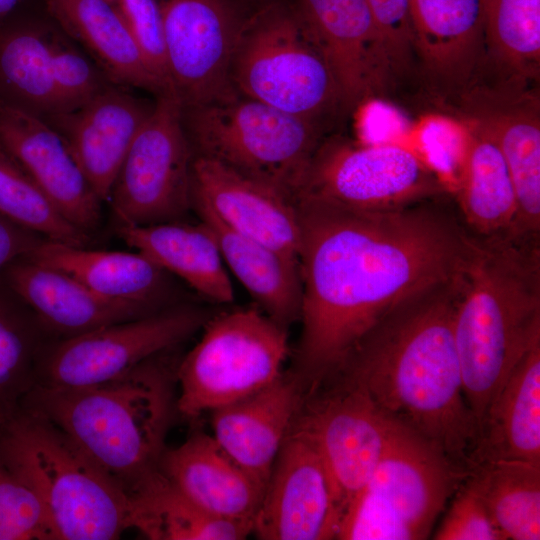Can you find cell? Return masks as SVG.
I'll use <instances>...</instances> for the list:
<instances>
[{"mask_svg": "<svg viewBox=\"0 0 540 540\" xmlns=\"http://www.w3.org/2000/svg\"><path fill=\"white\" fill-rule=\"evenodd\" d=\"M295 203L301 333L288 370L308 388L396 307L458 278L475 237L418 204L359 211L309 198Z\"/></svg>", "mask_w": 540, "mask_h": 540, "instance_id": "6da1fadb", "label": "cell"}, {"mask_svg": "<svg viewBox=\"0 0 540 540\" xmlns=\"http://www.w3.org/2000/svg\"><path fill=\"white\" fill-rule=\"evenodd\" d=\"M461 275L388 313L336 370L359 383L387 417L470 471L479 433L453 333Z\"/></svg>", "mask_w": 540, "mask_h": 540, "instance_id": "7a4b0ae2", "label": "cell"}, {"mask_svg": "<svg viewBox=\"0 0 540 540\" xmlns=\"http://www.w3.org/2000/svg\"><path fill=\"white\" fill-rule=\"evenodd\" d=\"M453 333L464 395L480 434L511 370L540 337L539 240L475 236Z\"/></svg>", "mask_w": 540, "mask_h": 540, "instance_id": "3957f363", "label": "cell"}, {"mask_svg": "<svg viewBox=\"0 0 540 540\" xmlns=\"http://www.w3.org/2000/svg\"><path fill=\"white\" fill-rule=\"evenodd\" d=\"M173 351L98 385H34L21 407L61 429L128 494L160 469L178 414Z\"/></svg>", "mask_w": 540, "mask_h": 540, "instance_id": "277c9868", "label": "cell"}, {"mask_svg": "<svg viewBox=\"0 0 540 540\" xmlns=\"http://www.w3.org/2000/svg\"><path fill=\"white\" fill-rule=\"evenodd\" d=\"M0 457L41 499L55 540H113L128 529L123 488L44 417L20 407L0 426Z\"/></svg>", "mask_w": 540, "mask_h": 540, "instance_id": "5b68a950", "label": "cell"}, {"mask_svg": "<svg viewBox=\"0 0 540 540\" xmlns=\"http://www.w3.org/2000/svg\"><path fill=\"white\" fill-rule=\"evenodd\" d=\"M182 122L195 156L215 160L294 201L321 142V123L236 90L182 107Z\"/></svg>", "mask_w": 540, "mask_h": 540, "instance_id": "8992f818", "label": "cell"}, {"mask_svg": "<svg viewBox=\"0 0 540 540\" xmlns=\"http://www.w3.org/2000/svg\"><path fill=\"white\" fill-rule=\"evenodd\" d=\"M469 472L394 421L377 466L343 515L337 539H427Z\"/></svg>", "mask_w": 540, "mask_h": 540, "instance_id": "52a82bcc", "label": "cell"}, {"mask_svg": "<svg viewBox=\"0 0 540 540\" xmlns=\"http://www.w3.org/2000/svg\"><path fill=\"white\" fill-rule=\"evenodd\" d=\"M230 79L237 92L318 123L342 106L328 64L287 0L250 10L233 53Z\"/></svg>", "mask_w": 540, "mask_h": 540, "instance_id": "ba28073f", "label": "cell"}, {"mask_svg": "<svg viewBox=\"0 0 540 540\" xmlns=\"http://www.w3.org/2000/svg\"><path fill=\"white\" fill-rule=\"evenodd\" d=\"M199 341L178 362L177 410L188 420L267 387L284 372L287 328L260 308L210 317Z\"/></svg>", "mask_w": 540, "mask_h": 540, "instance_id": "9c48e42d", "label": "cell"}, {"mask_svg": "<svg viewBox=\"0 0 540 540\" xmlns=\"http://www.w3.org/2000/svg\"><path fill=\"white\" fill-rule=\"evenodd\" d=\"M441 175L412 149L396 143L320 142L295 198L359 211L419 204L444 191Z\"/></svg>", "mask_w": 540, "mask_h": 540, "instance_id": "30bf717a", "label": "cell"}, {"mask_svg": "<svg viewBox=\"0 0 540 540\" xmlns=\"http://www.w3.org/2000/svg\"><path fill=\"white\" fill-rule=\"evenodd\" d=\"M209 318L203 308L180 302L141 318L51 339L40 354L35 385L78 388L114 380L175 350Z\"/></svg>", "mask_w": 540, "mask_h": 540, "instance_id": "8fae6325", "label": "cell"}, {"mask_svg": "<svg viewBox=\"0 0 540 540\" xmlns=\"http://www.w3.org/2000/svg\"><path fill=\"white\" fill-rule=\"evenodd\" d=\"M194 154L172 90L156 96L134 138L109 199L116 223L147 226L183 221L192 209Z\"/></svg>", "mask_w": 540, "mask_h": 540, "instance_id": "7c38bea8", "label": "cell"}, {"mask_svg": "<svg viewBox=\"0 0 540 540\" xmlns=\"http://www.w3.org/2000/svg\"><path fill=\"white\" fill-rule=\"evenodd\" d=\"M293 424L317 446L344 515L377 466L394 421L359 383L336 370L305 391Z\"/></svg>", "mask_w": 540, "mask_h": 540, "instance_id": "4fadbf2b", "label": "cell"}, {"mask_svg": "<svg viewBox=\"0 0 540 540\" xmlns=\"http://www.w3.org/2000/svg\"><path fill=\"white\" fill-rule=\"evenodd\" d=\"M170 87L182 107L223 97L233 53L252 9L242 0H157Z\"/></svg>", "mask_w": 540, "mask_h": 540, "instance_id": "5bb4252c", "label": "cell"}, {"mask_svg": "<svg viewBox=\"0 0 540 540\" xmlns=\"http://www.w3.org/2000/svg\"><path fill=\"white\" fill-rule=\"evenodd\" d=\"M343 517L330 472L312 438L292 423L253 520L262 540L337 539Z\"/></svg>", "mask_w": 540, "mask_h": 540, "instance_id": "9a60e30c", "label": "cell"}, {"mask_svg": "<svg viewBox=\"0 0 540 540\" xmlns=\"http://www.w3.org/2000/svg\"><path fill=\"white\" fill-rule=\"evenodd\" d=\"M328 64L342 106L381 92L394 66L366 0H287Z\"/></svg>", "mask_w": 540, "mask_h": 540, "instance_id": "2e32d148", "label": "cell"}, {"mask_svg": "<svg viewBox=\"0 0 540 540\" xmlns=\"http://www.w3.org/2000/svg\"><path fill=\"white\" fill-rule=\"evenodd\" d=\"M210 212L231 230L298 258L294 200L263 182L206 157L192 162V209Z\"/></svg>", "mask_w": 540, "mask_h": 540, "instance_id": "e0dca14e", "label": "cell"}, {"mask_svg": "<svg viewBox=\"0 0 540 540\" xmlns=\"http://www.w3.org/2000/svg\"><path fill=\"white\" fill-rule=\"evenodd\" d=\"M154 102L128 87L109 84L82 106L44 119L65 142L90 186L103 202Z\"/></svg>", "mask_w": 540, "mask_h": 540, "instance_id": "ac0fdd59", "label": "cell"}, {"mask_svg": "<svg viewBox=\"0 0 540 540\" xmlns=\"http://www.w3.org/2000/svg\"><path fill=\"white\" fill-rule=\"evenodd\" d=\"M0 147L71 224L90 235L98 229L102 201L61 136L43 118L0 103Z\"/></svg>", "mask_w": 540, "mask_h": 540, "instance_id": "d6986e66", "label": "cell"}, {"mask_svg": "<svg viewBox=\"0 0 540 540\" xmlns=\"http://www.w3.org/2000/svg\"><path fill=\"white\" fill-rule=\"evenodd\" d=\"M304 394L287 369L260 391L210 412L212 436L263 490Z\"/></svg>", "mask_w": 540, "mask_h": 540, "instance_id": "ffe728a7", "label": "cell"}, {"mask_svg": "<svg viewBox=\"0 0 540 540\" xmlns=\"http://www.w3.org/2000/svg\"><path fill=\"white\" fill-rule=\"evenodd\" d=\"M0 275L54 339L160 311L103 297L72 276L24 256L9 263Z\"/></svg>", "mask_w": 540, "mask_h": 540, "instance_id": "44dd1931", "label": "cell"}, {"mask_svg": "<svg viewBox=\"0 0 540 540\" xmlns=\"http://www.w3.org/2000/svg\"><path fill=\"white\" fill-rule=\"evenodd\" d=\"M160 470L204 512L253 526L264 490L212 435L195 431L178 447L166 448Z\"/></svg>", "mask_w": 540, "mask_h": 540, "instance_id": "7402d4cb", "label": "cell"}, {"mask_svg": "<svg viewBox=\"0 0 540 540\" xmlns=\"http://www.w3.org/2000/svg\"><path fill=\"white\" fill-rule=\"evenodd\" d=\"M24 257L60 270L108 299L156 310L182 302L172 275L139 251L92 250L44 239Z\"/></svg>", "mask_w": 540, "mask_h": 540, "instance_id": "603a6c76", "label": "cell"}, {"mask_svg": "<svg viewBox=\"0 0 540 540\" xmlns=\"http://www.w3.org/2000/svg\"><path fill=\"white\" fill-rule=\"evenodd\" d=\"M51 19L95 62L110 82L147 90H170L147 65L126 26L107 0H42Z\"/></svg>", "mask_w": 540, "mask_h": 540, "instance_id": "cb8c5ba5", "label": "cell"}, {"mask_svg": "<svg viewBox=\"0 0 540 540\" xmlns=\"http://www.w3.org/2000/svg\"><path fill=\"white\" fill-rule=\"evenodd\" d=\"M501 459L540 464V337L513 367L490 404L470 469Z\"/></svg>", "mask_w": 540, "mask_h": 540, "instance_id": "d4e9b609", "label": "cell"}, {"mask_svg": "<svg viewBox=\"0 0 540 540\" xmlns=\"http://www.w3.org/2000/svg\"><path fill=\"white\" fill-rule=\"evenodd\" d=\"M119 237L205 299L219 304L234 300V290L218 243L202 221L135 226L116 223Z\"/></svg>", "mask_w": 540, "mask_h": 540, "instance_id": "484cf974", "label": "cell"}, {"mask_svg": "<svg viewBox=\"0 0 540 540\" xmlns=\"http://www.w3.org/2000/svg\"><path fill=\"white\" fill-rule=\"evenodd\" d=\"M52 25L47 12L21 7L0 19V103L43 119L65 112L52 77Z\"/></svg>", "mask_w": 540, "mask_h": 540, "instance_id": "4316f807", "label": "cell"}, {"mask_svg": "<svg viewBox=\"0 0 540 540\" xmlns=\"http://www.w3.org/2000/svg\"><path fill=\"white\" fill-rule=\"evenodd\" d=\"M486 0H410L414 48L448 85L470 80L484 44Z\"/></svg>", "mask_w": 540, "mask_h": 540, "instance_id": "83f0119b", "label": "cell"}, {"mask_svg": "<svg viewBox=\"0 0 540 540\" xmlns=\"http://www.w3.org/2000/svg\"><path fill=\"white\" fill-rule=\"evenodd\" d=\"M194 210L211 229L226 267L258 308L286 328L299 320L302 284L298 258L231 230L202 208Z\"/></svg>", "mask_w": 540, "mask_h": 540, "instance_id": "f1b7e54d", "label": "cell"}, {"mask_svg": "<svg viewBox=\"0 0 540 540\" xmlns=\"http://www.w3.org/2000/svg\"><path fill=\"white\" fill-rule=\"evenodd\" d=\"M485 111L476 121L492 134L507 164L516 196V214L504 234L539 240L540 121L538 102L525 98Z\"/></svg>", "mask_w": 540, "mask_h": 540, "instance_id": "f546056e", "label": "cell"}, {"mask_svg": "<svg viewBox=\"0 0 540 540\" xmlns=\"http://www.w3.org/2000/svg\"><path fill=\"white\" fill-rule=\"evenodd\" d=\"M472 124L455 180L459 207L476 236L506 234L516 214L512 179L492 134L478 121Z\"/></svg>", "mask_w": 540, "mask_h": 540, "instance_id": "4dcf8cb0", "label": "cell"}, {"mask_svg": "<svg viewBox=\"0 0 540 540\" xmlns=\"http://www.w3.org/2000/svg\"><path fill=\"white\" fill-rule=\"evenodd\" d=\"M128 529L151 540H240L252 524L212 516L184 496L159 469L128 494Z\"/></svg>", "mask_w": 540, "mask_h": 540, "instance_id": "1f68e13d", "label": "cell"}, {"mask_svg": "<svg viewBox=\"0 0 540 540\" xmlns=\"http://www.w3.org/2000/svg\"><path fill=\"white\" fill-rule=\"evenodd\" d=\"M468 478L506 539H540V464L487 461Z\"/></svg>", "mask_w": 540, "mask_h": 540, "instance_id": "d6a6232c", "label": "cell"}, {"mask_svg": "<svg viewBox=\"0 0 540 540\" xmlns=\"http://www.w3.org/2000/svg\"><path fill=\"white\" fill-rule=\"evenodd\" d=\"M51 339L0 275V426L35 385L40 354Z\"/></svg>", "mask_w": 540, "mask_h": 540, "instance_id": "836d02e7", "label": "cell"}, {"mask_svg": "<svg viewBox=\"0 0 540 540\" xmlns=\"http://www.w3.org/2000/svg\"><path fill=\"white\" fill-rule=\"evenodd\" d=\"M0 214L46 240L89 247L92 235L71 224L23 169L0 147Z\"/></svg>", "mask_w": 540, "mask_h": 540, "instance_id": "e575fe53", "label": "cell"}, {"mask_svg": "<svg viewBox=\"0 0 540 540\" xmlns=\"http://www.w3.org/2000/svg\"><path fill=\"white\" fill-rule=\"evenodd\" d=\"M484 43L519 78L540 68V0H486Z\"/></svg>", "mask_w": 540, "mask_h": 540, "instance_id": "d590c367", "label": "cell"}, {"mask_svg": "<svg viewBox=\"0 0 540 540\" xmlns=\"http://www.w3.org/2000/svg\"><path fill=\"white\" fill-rule=\"evenodd\" d=\"M49 52L52 77L65 112L82 106L112 83L54 21L49 37Z\"/></svg>", "mask_w": 540, "mask_h": 540, "instance_id": "8d00e7d4", "label": "cell"}, {"mask_svg": "<svg viewBox=\"0 0 540 540\" xmlns=\"http://www.w3.org/2000/svg\"><path fill=\"white\" fill-rule=\"evenodd\" d=\"M0 540H55L41 499L1 457Z\"/></svg>", "mask_w": 540, "mask_h": 540, "instance_id": "74e56055", "label": "cell"}, {"mask_svg": "<svg viewBox=\"0 0 540 540\" xmlns=\"http://www.w3.org/2000/svg\"><path fill=\"white\" fill-rule=\"evenodd\" d=\"M140 49L153 74L170 87L163 22L157 0H107Z\"/></svg>", "mask_w": 540, "mask_h": 540, "instance_id": "f35d334b", "label": "cell"}, {"mask_svg": "<svg viewBox=\"0 0 540 540\" xmlns=\"http://www.w3.org/2000/svg\"><path fill=\"white\" fill-rule=\"evenodd\" d=\"M452 497L434 539L507 540L468 476Z\"/></svg>", "mask_w": 540, "mask_h": 540, "instance_id": "ab89813d", "label": "cell"}, {"mask_svg": "<svg viewBox=\"0 0 540 540\" xmlns=\"http://www.w3.org/2000/svg\"><path fill=\"white\" fill-rule=\"evenodd\" d=\"M394 68L406 63L414 48L410 0H366Z\"/></svg>", "mask_w": 540, "mask_h": 540, "instance_id": "60d3db41", "label": "cell"}, {"mask_svg": "<svg viewBox=\"0 0 540 540\" xmlns=\"http://www.w3.org/2000/svg\"><path fill=\"white\" fill-rule=\"evenodd\" d=\"M43 237L19 226L0 214V274L17 258L26 256Z\"/></svg>", "mask_w": 540, "mask_h": 540, "instance_id": "b9f144b4", "label": "cell"}, {"mask_svg": "<svg viewBox=\"0 0 540 540\" xmlns=\"http://www.w3.org/2000/svg\"><path fill=\"white\" fill-rule=\"evenodd\" d=\"M27 0H0V19H3L21 7Z\"/></svg>", "mask_w": 540, "mask_h": 540, "instance_id": "7bdbcfd3", "label": "cell"}, {"mask_svg": "<svg viewBox=\"0 0 540 540\" xmlns=\"http://www.w3.org/2000/svg\"><path fill=\"white\" fill-rule=\"evenodd\" d=\"M242 1L246 3L249 7L253 8L271 0H242Z\"/></svg>", "mask_w": 540, "mask_h": 540, "instance_id": "ee69618b", "label": "cell"}]
</instances>
